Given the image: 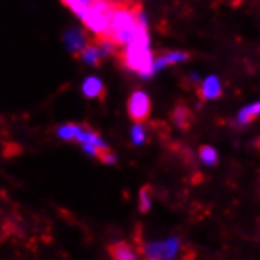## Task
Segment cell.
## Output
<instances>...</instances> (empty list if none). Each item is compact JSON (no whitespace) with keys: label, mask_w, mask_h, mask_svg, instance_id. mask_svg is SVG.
I'll return each instance as SVG.
<instances>
[{"label":"cell","mask_w":260,"mask_h":260,"mask_svg":"<svg viewBox=\"0 0 260 260\" xmlns=\"http://www.w3.org/2000/svg\"><path fill=\"white\" fill-rule=\"evenodd\" d=\"M118 60L132 72H137L140 77L147 79L154 76V58L149 49V33L147 28L140 27L125 47L116 53Z\"/></svg>","instance_id":"cell-1"},{"label":"cell","mask_w":260,"mask_h":260,"mask_svg":"<svg viewBox=\"0 0 260 260\" xmlns=\"http://www.w3.org/2000/svg\"><path fill=\"white\" fill-rule=\"evenodd\" d=\"M116 4L118 0H98V2L91 4L79 17L85 25V30L92 33L94 38H104L107 35L111 16L115 13Z\"/></svg>","instance_id":"cell-2"},{"label":"cell","mask_w":260,"mask_h":260,"mask_svg":"<svg viewBox=\"0 0 260 260\" xmlns=\"http://www.w3.org/2000/svg\"><path fill=\"white\" fill-rule=\"evenodd\" d=\"M182 249V240L177 235L165 240L149 241L143 246L146 260H176Z\"/></svg>","instance_id":"cell-3"},{"label":"cell","mask_w":260,"mask_h":260,"mask_svg":"<svg viewBox=\"0 0 260 260\" xmlns=\"http://www.w3.org/2000/svg\"><path fill=\"white\" fill-rule=\"evenodd\" d=\"M127 111L128 116L135 124H143L151 116V99L144 91L137 89L128 98L127 102Z\"/></svg>","instance_id":"cell-4"},{"label":"cell","mask_w":260,"mask_h":260,"mask_svg":"<svg viewBox=\"0 0 260 260\" xmlns=\"http://www.w3.org/2000/svg\"><path fill=\"white\" fill-rule=\"evenodd\" d=\"M89 41H91V38L88 36L86 30L80 28V27H69L63 33L64 47L74 58L79 57V53L89 44Z\"/></svg>","instance_id":"cell-5"},{"label":"cell","mask_w":260,"mask_h":260,"mask_svg":"<svg viewBox=\"0 0 260 260\" xmlns=\"http://www.w3.org/2000/svg\"><path fill=\"white\" fill-rule=\"evenodd\" d=\"M82 94L88 99H104L105 98V85L98 76H88L82 82Z\"/></svg>","instance_id":"cell-6"},{"label":"cell","mask_w":260,"mask_h":260,"mask_svg":"<svg viewBox=\"0 0 260 260\" xmlns=\"http://www.w3.org/2000/svg\"><path fill=\"white\" fill-rule=\"evenodd\" d=\"M198 94L201 99L204 101H212V99H218L221 98L222 94V88H221V83L219 80L215 77V76H210L207 77L206 80H204V83L201 85Z\"/></svg>","instance_id":"cell-7"},{"label":"cell","mask_w":260,"mask_h":260,"mask_svg":"<svg viewBox=\"0 0 260 260\" xmlns=\"http://www.w3.org/2000/svg\"><path fill=\"white\" fill-rule=\"evenodd\" d=\"M76 140L80 144H91V146L98 147V149H101V151L108 149L107 143L99 137V134L96 132V130H92L91 127H88V125H82L80 127V132L77 134V138Z\"/></svg>","instance_id":"cell-8"},{"label":"cell","mask_w":260,"mask_h":260,"mask_svg":"<svg viewBox=\"0 0 260 260\" xmlns=\"http://www.w3.org/2000/svg\"><path fill=\"white\" fill-rule=\"evenodd\" d=\"M108 252L113 260H138L135 249L125 241H118V243L110 245Z\"/></svg>","instance_id":"cell-9"},{"label":"cell","mask_w":260,"mask_h":260,"mask_svg":"<svg viewBox=\"0 0 260 260\" xmlns=\"http://www.w3.org/2000/svg\"><path fill=\"white\" fill-rule=\"evenodd\" d=\"M171 116H173V122L179 128H183V130H187L191 125V122H193V113H191V110L187 105H183V104H179V105L174 107Z\"/></svg>","instance_id":"cell-10"},{"label":"cell","mask_w":260,"mask_h":260,"mask_svg":"<svg viewBox=\"0 0 260 260\" xmlns=\"http://www.w3.org/2000/svg\"><path fill=\"white\" fill-rule=\"evenodd\" d=\"M190 58L188 53L185 52H171V53H165L158 60H154V72L163 69L165 66H170L174 63H182V61H187Z\"/></svg>","instance_id":"cell-11"},{"label":"cell","mask_w":260,"mask_h":260,"mask_svg":"<svg viewBox=\"0 0 260 260\" xmlns=\"http://www.w3.org/2000/svg\"><path fill=\"white\" fill-rule=\"evenodd\" d=\"M258 116H260V101L254 102L245 108H241L237 115V124L238 125H248V124L254 122Z\"/></svg>","instance_id":"cell-12"},{"label":"cell","mask_w":260,"mask_h":260,"mask_svg":"<svg viewBox=\"0 0 260 260\" xmlns=\"http://www.w3.org/2000/svg\"><path fill=\"white\" fill-rule=\"evenodd\" d=\"M199 160L206 166H215L218 163V152L212 146H201L199 147Z\"/></svg>","instance_id":"cell-13"},{"label":"cell","mask_w":260,"mask_h":260,"mask_svg":"<svg viewBox=\"0 0 260 260\" xmlns=\"http://www.w3.org/2000/svg\"><path fill=\"white\" fill-rule=\"evenodd\" d=\"M80 127L82 125H79V124H64V125H60L57 128V135H58V138H61L64 141L76 140L77 134L80 132Z\"/></svg>","instance_id":"cell-14"},{"label":"cell","mask_w":260,"mask_h":260,"mask_svg":"<svg viewBox=\"0 0 260 260\" xmlns=\"http://www.w3.org/2000/svg\"><path fill=\"white\" fill-rule=\"evenodd\" d=\"M138 207L141 213L149 212L152 207V191L151 187H143L138 193Z\"/></svg>","instance_id":"cell-15"},{"label":"cell","mask_w":260,"mask_h":260,"mask_svg":"<svg viewBox=\"0 0 260 260\" xmlns=\"http://www.w3.org/2000/svg\"><path fill=\"white\" fill-rule=\"evenodd\" d=\"M130 138H132V143L135 146H141L146 141V130L141 124H135L130 130Z\"/></svg>","instance_id":"cell-16"},{"label":"cell","mask_w":260,"mask_h":260,"mask_svg":"<svg viewBox=\"0 0 260 260\" xmlns=\"http://www.w3.org/2000/svg\"><path fill=\"white\" fill-rule=\"evenodd\" d=\"M101 161H104V163H108V165H113V163H116V155L111 152L110 149H105V151H101V154H99V157H98Z\"/></svg>","instance_id":"cell-17"}]
</instances>
